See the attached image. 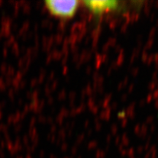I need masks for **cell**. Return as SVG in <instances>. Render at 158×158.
<instances>
[{
	"label": "cell",
	"instance_id": "6da1fadb",
	"mask_svg": "<svg viewBox=\"0 0 158 158\" xmlns=\"http://www.w3.org/2000/svg\"><path fill=\"white\" fill-rule=\"evenodd\" d=\"M44 4L52 15L64 19L75 16L80 7L78 0H46Z\"/></svg>",
	"mask_w": 158,
	"mask_h": 158
},
{
	"label": "cell",
	"instance_id": "7a4b0ae2",
	"mask_svg": "<svg viewBox=\"0 0 158 158\" xmlns=\"http://www.w3.org/2000/svg\"><path fill=\"white\" fill-rule=\"evenodd\" d=\"M83 3L96 18H100L106 11H121L125 7L123 5V2L114 0H87Z\"/></svg>",
	"mask_w": 158,
	"mask_h": 158
}]
</instances>
